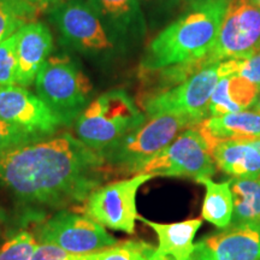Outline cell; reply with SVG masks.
<instances>
[{
    "mask_svg": "<svg viewBox=\"0 0 260 260\" xmlns=\"http://www.w3.org/2000/svg\"><path fill=\"white\" fill-rule=\"evenodd\" d=\"M109 170L99 152L71 134L18 146L0 154V213L18 225L40 222L83 204Z\"/></svg>",
    "mask_w": 260,
    "mask_h": 260,
    "instance_id": "6da1fadb",
    "label": "cell"
},
{
    "mask_svg": "<svg viewBox=\"0 0 260 260\" xmlns=\"http://www.w3.org/2000/svg\"><path fill=\"white\" fill-rule=\"evenodd\" d=\"M228 6L216 3L184 10L149 41L140 61V73L206 57L218 37Z\"/></svg>",
    "mask_w": 260,
    "mask_h": 260,
    "instance_id": "7a4b0ae2",
    "label": "cell"
},
{
    "mask_svg": "<svg viewBox=\"0 0 260 260\" xmlns=\"http://www.w3.org/2000/svg\"><path fill=\"white\" fill-rule=\"evenodd\" d=\"M145 121L146 115L125 90L112 89L89 103L75 122V133L81 142L102 153Z\"/></svg>",
    "mask_w": 260,
    "mask_h": 260,
    "instance_id": "3957f363",
    "label": "cell"
},
{
    "mask_svg": "<svg viewBox=\"0 0 260 260\" xmlns=\"http://www.w3.org/2000/svg\"><path fill=\"white\" fill-rule=\"evenodd\" d=\"M34 82L38 96L63 126L76 122L90 103L93 84L82 68L67 53L48 57Z\"/></svg>",
    "mask_w": 260,
    "mask_h": 260,
    "instance_id": "277c9868",
    "label": "cell"
},
{
    "mask_svg": "<svg viewBox=\"0 0 260 260\" xmlns=\"http://www.w3.org/2000/svg\"><path fill=\"white\" fill-rule=\"evenodd\" d=\"M197 124L183 116L155 115L102 152L107 168L132 174L139 165L154 157L181 134Z\"/></svg>",
    "mask_w": 260,
    "mask_h": 260,
    "instance_id": "5b68a950",
    "label": "cell"
},
{
    "mask_svg": "<svg viewBox=\"0 0 260 260\" xmlns=\"http://www.w3.org/2000/svg\"><path fill=\"white\" fill-rule=\"evenodd\" d=\"M48 19L65 46L93 61H109L121 50L87 0H63L48 9Z\"/></svg>",
    "mask_w": 260,
    "mask_h": 260,
    "instance_id": "8992f818",
    "label": "cell"
},
{
    "mask_svg": "<svg viewBox=\"0 0 260 260\" xmlns=\"http://www.w3.org/2000/svg\"><path fill=\"white\" fill-rule=\"evenodd\" d=\"M214 172L216 164L211 149L195 125L183 130L167 148L139 165L133 175L186 177L198 181L211 178Z\"/></svg>",
    "mask_w": 260,
    "mask_h": 260,
    "instance_id": "52a82bcc",
    "label": "cell"
},
{
    "mask_svg": "<svg viewBox=\"0 0 260 260\" xmlns=\"http://www.w3.org/2000/svg\"><path fill=\"white\" fill-rule=\"evenodd\" d=\"M222 77L219 63L204 68L174 88L142 100L146 117L176 115L187 117L195 124L209 118V103L214 87Z\"/></svg>",
    "mask_w": 260,
    "mask_h": 260,
    "instance_id": "ba28073f",
    "label": "cell"
},
{
    "mask_svg": "<svg viewBox=\"0 0 260 260\" xmlns=\"http://www.w3.org/2000/svg\"><path fill=\"white\" fill-rule=\"evenodd\" d=\"M153 176L133 175L98 187L83 203V213L111 230L134 234L138 219L136 195L141 186Z\"/></svg>",
    "mask_w": 260,
    "mask_h": 260,
    "instance_id": "9c48e42d",
    "label": "cell"
},
{
    "mask_svg": "<svg viewBox=\"0 0 260 260\" xmlns=\"http://www.w3.org/2000/svg\"><path fill=\"white\" fill-rule=\"evenodd\" d=\"M34 235L39 243H51L77 255L103 251L118 243L102 224L69 210L52 214L38 226Z\"/></svg>",
    "mask_w": 260,
    "mask_h": 260,
    "instance_id": "30bf717a",
    "label": "cell"
},
{
    "mask_svg": "<svg viewBox=\"0 0 260 260\" xmlns=\"http://www.w3.org/2000/svg\"><path fill=\"white\" fill-rule=\"evenodd\" d=\"M260 51V9L248 0H233L218 37L207 54L211 64L241 59Z\"/></svg>",
    "mask_w": 260,
    "mask_h": 260,
    "instance_id": "8fae6325",
    "label": "cell"
},
{
    "mask_svg": "<svg viewBox=\"0 0 260 260\" xmlns=\"http://www.w3.org/2000/svg\"><path fill=\"white\" fill-rule=\"evenodd\" d=\"M0 118L31 134L50 138L63 126L60 119L25 87H0Z\"/></svg>",
    "mask_w": 260,
    "mask_h": 260,
    "instance_id": "7c38bea8",
    "label": "cell"
},
{
    "mask_svg": "<svg viewBox=\"0 0 260 260\" xmlns=\"http://www.w3.org/2000/svg\"><path fill=\"white\" fill-rule=\"evenodd\" d=\"M122 53L139 46L147 35V23L139 0H87Z\"/></svg>",
    "mask_w": 260,
    "mask_h": 260,
    "instance_id": "4fadbf2b",
    "label": "cell"
},
{
    "mask_svg": "<svg viewBox=\"0 0 260 260\" xmlns=\"http://www.w3.org/2000/svg\"><path fill=\"white\" fill-rule=\"evenodd\" d=\"M187 260H260V225L228 226L204 237Z\"/></svg>",
    "mask_w": 260,
    "mask_h": 260,
    "instance_id": "5bb4252c",
    "label": "cell"
},
{
    "mask_svg": "<svg viewBox=\"0 0 260 260\" xmlns=\"http://www.w3.org/2000/svg\"><path fill=\"white\" fill-rule=\"evenodd\" d=\"M17 44V74L16 84L28 87L53 50V37L50 28L42 22L31 21L16 31Z\"/></svg>",
    "mask_w": 260,
    "mask_h": 260,
    "instance_id": "9a60e30c",
    "label": "cell"
},
{
    "mask_svg": "<svg viewBox=\"0 0 260 260\" xmlns=\"http://www.w3.org/2000/svg\"><path fill=\"white\" fill-rule=\"evenodd\" d=\"M138 218L158 236V247L152 252V260H187L194 249V237L203 224L201 218L171 224L155 223L144 217Z\"/></svg>",
    "mask_w": 260,
    "mask_h": 260,
    "instance_id": "2e32d148",
    "label": "cell"
},
{
    "mask_svg": "<svg viewBox=\"0 0 260 260\" xmlns=\"http://www.w3.org/2000/svg\"><path fill=\"white\" fill-rule=\"evenodd\" d=\"M210 149L230 140L260 139V115L254 111H240L224 116L209 117L197 125Z\"/></svg>",
    "mask_w": 260,
    "mask_h": 260,
    "instance_id": "e0dca14e",
    "label": "cell"
},
{
    "mask_svg": "<svg viewBox=\"0 0 260 260\" xmlns=\"http://www.w3.org/2000/svg\"><path fill=\"white\" fill-rule=\"evenodd\" d=\"M260 88L236 74L224 75L217 82L209 103L210 117L246 111L254 104Z\"/></svg>",
    "mask_w": 260,
    "mask_h": 260,
    "instance_id": "ac0fdd59",
    "label": "cell"
},
{
    "mask_svg": "<svg viewBox=\"0 0 260 260\" xmlns=\"http://www.w3.org/2000/svg\"><path fill=\"white\" fill-rule=\"evenodd\" d=\"M216 167L233 178L260 177V152L251 140H230L211 149Z\"/></svg>",
    "mask_w": 260,
    "mask_h": 260,
    "instance_id": "d6986e66",
    "label": "cell"
},
{
    "mask_svg": "<svg viewBox=\"0 0 260 260\" xmlns=\"http://www.w3.org/2000/svg\"><path fill=\"white\" fill-rule=\"evenodd\" d=\"M198 183L205 187L201 217L219 229L230 225L234 212V200L230 181L214 182L210 177L200 178Z\"/></svg>",
    "mask_w": 260,
    "mask_h": 260,
    "instance_id": "ffe728a7",
    "label": "cell"
},
{
    "mask_svg": "<svg viewBox=\"0 0 260 260\" xmlns=\"http://www.w3.org/2000/svg\"><path fill=\"white\" fill-rule=\"evenodd\" d=\"M234 212L229 226L260 225V177L232 178Z\"/></svg>",
    "mask_w": 260,
    "mask_h": 260,
    "instance_id": "44dd1931",
    "label": "cell"
},
{
    "mask_svg": "<svg viewBox=\"0 0 260 260\" xmlns=\"http://www.w3.org/2000/svg\"><path fill=\"white\" fill-rule=\"evenodd\" d=\"M37 11L27 0H0V42L31 22Z\"/></svg>",
    "mask_w": 260,
    "mask_h": 260,
    "instance_id": "7402d4cb",
    "label": "cell"
},
{
    "mask_svg": "<svg viewBox=\"0 0 260 260\" xmlns=\"http://www.w3.org/2000/svg\"><path fill=\"white\" fill-rule=\"evenodd\" d=\"M154 247L142 241H129L116 243L103 251L88 254H74L70 260H152Z\"/></svg>",
    "mask_w": 260,
    "mask_h": 260,
    "instance_id": "603a6c76",
    "label": "cell"
},
{
    "mask_svg": "<svg viewBox=\"0 0 260 260\" xmlns=\"http://www.w3.org/2000/svg\"><path fill=\"white\" fill-rule=\"evenodd\" d=\"M151 34L167 27L184 11L183 0H139Z\"/></svg>",
    "mask_w": 260,
    "mask_h": 260,
    "instance_id": "cb8c5ba5",
    "label": "cell"
},
{
    "mask_svg": "<svg viewBox=\"0 0 260 260\" xmlns=\"http://www.w3.org/2000/svg\"><path fill=\"white\" fill-rule=\"evenodd\" d=\"M39 245L32 233L19 232L0 245V260H30Z\"/></svg>",
    "mask_w": 260,
    "mask_h": 260,
    "instance_id": "d4e9b609",
    "label": "cell"
},
{
    "mask_svg": "<svg viewBox=\"0 0 260 260\" xmlns=\"http://www.w3.org/2000/svg\"><path fill=\"white\" fill-rule=\"evenodd\" d=\"M17 37L16 32L0 42V87L16 84L17 74Z\"/></svg>",
    "mask_w": 260,
    "mask_h": 260,
    "instance_id": "484cf974",
    "label": "cell"
},
{
    "mask_svg": "<svg viewBox=\"0 0 260 260\" xmlns=\"http://www.w3.org/2000/svg\"><path fill=\"white\" fill-rule=\"evenodd\" d=\"M46 139L41 136L34 135L31 133L25 132L17 128V126L10 124L9 122L0 118V154L10 149L18 147V146L31 144L39 140Z\"/></svg>",
    "mask_w": 260,
    "mask_h": 260,
    "instance_id": "4316f807",
    "label": "cell"
},
{
    "mask_svg": "<svg viewBox=\"0 0 260 260\" xmlns=\"http://www.w3.org/2000/svg\"><path fill=\"white\" fill-rule=\"evenodd\" d=\"M234 74L245 77L260 88V51L249 57L234 59Z\"/></svg>",
    "mask_w": 260,
    "mask_h": 260,
    "instance_id": "83f0119b",
    "label": "cell"
},
{
    "mask_svg": "<svg viewBox=\"0 0 260 260\" xmlns=\"http://www.w3.org/2000/svg\"><path fill=\"white\" fill-rule=\"evenodd\" d=\"M74 254L51 243H39L30 260H70Z\"/></svg>",
    "mask_w": 260,
    "mask_h": 260,
    "instance_id": "f1b7e54d",
    "label": "cell"
},
{
    "mask_svg": "<svg viewBox=\"0 0 260 260\" xmlns=\"http://www.w3.org/2000/svg\"><path fill=\"white\" fill-rule=\"evenodd\" d=\"M233 0H183L184 10L190 8H199V6L209 5V4H216V3H224V4L230 5Z\"/></svg>",
    "mask_w": 260,
    "mask_h": 260,
    "instance_id": "f546056e",
    "label": "cell"
},
{
    "mask_svg": "<svg viewBox=\"0 0 260 260\" xmlns=\"http://www.w3.org/2000/svg\"><path fill=\"white\" fill-rule=\"evenodd\" d=\"M27 2L34 5L37 9H51L63 0H27Z\"/></svg>",
    "mask_w": 260,
    "mask_h": 260,
    "instance_id": "4dcf8cb0",
    "label": "cell"
},
{
    "mask_svg": "<svg viewBox=\"0 0 260 260\" xmlns=\"http://www.w3.org/2000/svg\"><path fill=\"white\" fill-rule=\"evenodd\" d=\"M252 111H254V112L259 113V115H260V92H259V94H258V96H256L254 104H253Z\"/></svg>",
    "mask_w": 260,
    "mask_h": 260,
    "instance_id": "1f68e13d",
    "label": "cell"
},
{
    "mask_svg": "<svg viewBox=\"0 0 260 260\" xmlns=\"http://www.w3.org/2000/svg\"><path fill=\"white\" fill-rule=\"evenodd\" d=\"M251 142L253 144V146L258 149V151L260 152V139H255V140H251Z\"/></svg>",
    "mask_w": 260,
    "mask_h": 260,
    "instance_id": "d6a6232c",
    "label": "cell"
},
{
    "mask_svg": "<svg viewBox=\"0 0 260 260\" xmlns=\"http://www.w3.org/2000/svg\"><path fill=\"white\" fill-rule=\"evenodd\" d=\"M248 2L254 6H256V8L260 9V0H248Z\"/></svg>",
    "mask_w": 260,
    "mask_h": 260,
    "instance_id": "836d02e7",
    "label": "cell"
}]
</instances>
